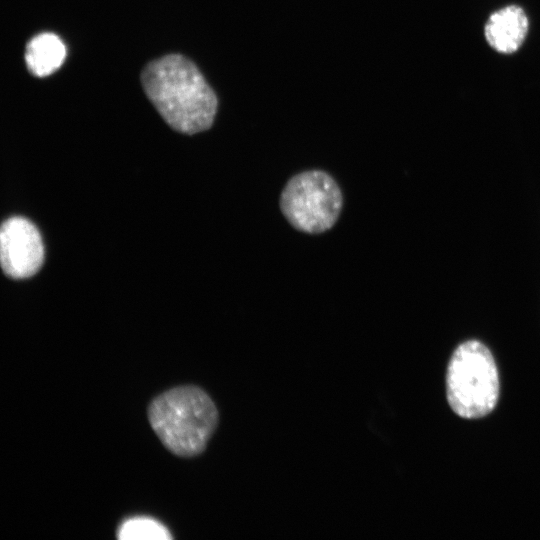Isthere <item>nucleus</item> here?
Returning a JSON list of instances; mask_svg holds the SVG:
<instances>
[{"mask_svg":"<svg viewBox=\"0 0 540 540\" xmlns=\"http://www.w3.org/2000/svg\"><path fill=\"white\" fill-rule=\"evenodd\" d=\"M141 82L151 103L174 130L194 134L213 124L217 97L186 57L170 54L150 62Z\"/></svg>","mask_w":540,"mask_h":540,"instance_id":"1","label":"nucleus"},{"mask_svg":"<svg viewBox=\"0 0 540 540\" xmlns=\"http://www.w3.org/2000/svg\"><path fill=\"white\" fill-rule=\"evenodd\" d=\"M148 419L163 445L173 454L202 453L218 423V411L201 388L188 385L158 395L148 407Z\"/></svg>","mask_w":540,"mask_h":540,"instance_id":"2","label":"nucleus"},{"mask_svg":"<svg viewBox=\"0 0 540 540\" xmlns=\"http://www.w3.org/2000/svg\"><path fill=\"white\" fill-rule=\"evenodd\" d=\"M498 369L491 351L468 340L453 351L446 372V397L452 411L464 419L490 414L499 399Z\"/></svg>","mask_w":540,"mask_h":540,"instance_id":"3","label":"nucleus"},{"mask_svg":"<svg viewBox=\"0 0 540 540\" xmlns=\"http://www.w3.org/2000/svg\"><path fill=\"white\" fill-rule=\"evenodd\" d=\"M342 193L326 172L310 170L293 176L285 185L280 208L288 222L305 233H322L337 221Z\"/></svg>","mask_w":540,"mask_h":540,"instance_id":"4","label":"nucleus"},{"mask_svg":"<svg viewBox=\"0 0 540 540\" xmlns=\"http://www.w3.org/2000/svg\"><path fill=\"white\" fill-rule=\"evenodd\" d=\"M0 260L3 272L13 279L33 276L44 260V247L35 225L23 217L3 222L0 231Z\"/></svg>","mask_w":540,"mask_h":540,"instance_id":"5","label":"nucleus"},{"mask_svg":"<svg viewBox=\"0 0 540 540\" xmlns=\"http://www.w3.org/2000/svg\"><path fill=\"white\" fill-rule=\"evenodd\" d=\"M527 30L528 19L524 10L510 5L489 17L484 32L492 48L500 53H512L523 43Z\"/></svg>","mask_w":540,"mask_h":540,"instance_id":"6","label":"nucleus"},{"mask_svg":"<svg viewBox=\"0 0 540 540\" xmlns=\"http://www.w3.org/2000/svg\"><path fill=\"white\" fill-rule=\"evenodd\" d=\"M66 49L61 39L53 33H41L27 44L25 60L28 70L37 77L48 76L63 63Z\"/></svg>","mask_w":540,"mask_h":540,"instance_id":"7","label":"nucleus"},{"mask_svg":"<svg viewBox=\"0 0 540 540\" xmlns=\"http://www.w3.org/2000/svg\"><path fill=\"white\" fill-rule=\"evenodd\" d=\"M118 537L133 539H170L169 531L159 522L146 517L132 518L125 521L118 530Z\"/></svg>","mask_w":540,"mask_h":540,"instance_id":"8","label":"nucleus"}]
</instances>
